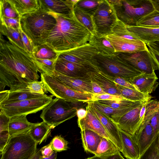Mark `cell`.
Listing matches in <instances>:
<instances>
[{
  "instance_id": "1",
  "label": "cell",
  "mask_w": 159,
  "mask_h": 159,
  "mask_svg": "<svg viewBox=\"0 0 159 159\" xmlns=\"http://www.w3.org/2000/svg\"><path fill=\"white\" fill-rule=\"evenodd\" d=\"M32 54L10 40L0 37V91L7 86L10 92L21 91L39 76Z\"/></svg>"
},
{
  "instance_id": "2",
  "label": "cell",
  "mask_w": 159,
  "mask_h": 159,
  "mask_svg": "<svg viewBox=\"0 0 159 159\" xmlns=\"http://www.w3.org/2000/svg\"><path fill=\"white\" fill-rule=\"evenodd\" d=\"M53 13L57 22L46 41L49 47L60 54L89 42L93 35L78 20L74 10L66 14Z\"/></svg>"
},
{
  "instance_id": "3",
  "label": "cell",
  "mask_w": 159,
  "mask_h": 159,
  "mask_svg": "<svg viewBox=\"0 0 159 159\" xmlns=\"http://www.w3.org/2000/svg\"><path fill=\"white\" fill-rule=\"evenodd\" d=\"M57 22L53 13L47 12L40 6L36 11L20 17L21 28L31 41L34 47L46 43Z\"/></svg>"
},
{
  "instance_id": "4",
  "label": "cell",
  "mask_w": 159,
  "mask_h": 159,
  "mask_svg": "<svg viewBox=\"0 0 159 159\" xmlns=\"http://www.w3.org/2000/svg\"><path fill=\"white\" fill-rule=\"evenodd\" d=\"M113 6L118 19L126 25L137 22L155 10L151 0H108Z\"/></svg>"
},
{
  "instance_id": "5",
  "label": "cell",
  "mask_w": 159,
  "mask_h": 159,
  "mask_svg": "<svg viewBox=\"0 0 159 159\" xmlns=\"http://www.w3.org/2000/svg\"><path fill=\"white\" fill-rule=\"evenodd\" d=\"M94 63L101 71L111 77L129 80L142 74L129 65L116 53L106 55L98 53L93 57Z\"/></svg>"
},
{
  "instance_id": "6",
  "label": "cell",
  "mask_w": 159,
  "mask_h": 159,
  "mask_svg": "<svg viewBox=\"0 0 159 159\" xmlns=\"http://www.w3.org/2000/svg\"><path fill=\"white\" fill-rule=\"evenodd\" d=\"M77 109L71 102L56 98L42 110L40 117L52 129L75 116Z\"/></svg>"
},
{
  "instance_id": "7",
  "label": "cell",
  "mask_w": 159,
  "mask_h": 159,
  "mask_svg": "<svg viewBox=\"0 0 159 159\" xmlns=\"http://www.w3.org/2000/svg\"><path fill=\"white\" fill-rule=\"evenodd\" d=\"M37 144L29 132L10 137L0 159H31L37 150Z\"/></svg>"
},
{
  "instance_id": "8",
  "label": "cell",
  "mask_w": 159,
  "mask_h": 159,
  "mask_svg": "<svg viewBox=\"0 0 159 159\" xmlns=\"http://www.w3.org/2000/svg\"><path fill=\"white\" fill-rule=\"evenodd\" d=\"M41 79L48 92L53 96L69 102L91 101L93 94L75 90L68 87L53 76L41 74Z\"/></svg>"
},
{
  "instance_id": "9",
  "label": "cell",
  "mask_w": 159,
  "mask_h": 159,
  "mask_svg": "<svg viewBox=\"0 0 159 159\" xmlns=\"http://www.w3.org/2000/svg\"><path fill=\"white\" fill-rule=\"evenodd\" d=\"M97 36H105L112 34V30L118 19L114 8L107 0H101L93 15Z\"/></svg>"
},
{
  "instance_id": "10",
  "label": "cell",
  "mask_w": 159,
  "mask_h": 159,
  "mask_svg": "<svg viewBox=\"0 0 159 159\" xmlns=\"http://www.w3.org/2000/svg\"><path fill=\"white\" fill-rule=\"evenodd\" d=\"M53 96L22 101L0 105V110L10 118L36 113L43 110L52 101Z\"/></svg>"
},
{
  "instance_id": "11",
  "label": "cell",
  "mask_w": 159,
  "mask_h": 159,
  "mask_svg": "<svg viewBox=\"0 0 159 159\" xmlns=\"http://www.w3.org/2000/svg\"><path fill=\"white\" fill-rule=\"evenodd\" d=\"M98 53L97 49L88 43L60 53L58 58L92 67L100 71L93 61V57Z\"/></svg>"
},
{
  "instance_id": "12",
  "label": "cell",
  "mask_w": 159,
  "mask_h": 159,
  "mask_svg": "<svg viewBox=\"0 0 159 159\" xmlns=\"http://www.w3.org/2000/svg\"><path fill=\"white\" fill-rule=\"evenodd\" d=\"M120 57L142 74L156 75L157 70L148 50L134 53H116Z\"/></svg>"
},
{
  "instance_id": "13",
  "label": "cell",
  "mask_w": 159,
  "mask_h": 159,
  "mask_svg": "<svg viewBox=\"0 0 159 159\" xmlns=\"http://www.w3.org/2000/svg\"><path fill=\"white\" fill-rule=\"evenodd\" d=\"M55 71L69 77L89 79H91L93 73L100 71L92 67L74 63L58 58L55 63Z\"/></svg>"
},
{
  "instance_id": "14",
  "label": "cell",
  "mask_w": 159,
  "mask_h": 159,
  "mask_svg": "<svg viewBox=\"0 0 159 159\" xmlns=\"http://www.w3.org/2000/svg\"><path fill=\"white\" fill-rule=\"evenodd\" d=\"M113 47L116 53H132L148 50L146 44L139 40H130L113 34L105 36Z\"/></svg>"
},
{
  "instance_id": "15",
  "label": "cell",
  "mask_w": 159,
  "mask_h": 159,
  "mask_svg": "<svg viewBox=\"0 0 159 159\" xmlns=\"http://www.w3.org/2000/svg\"><path fill=\"white\" fill-rule=\"evenodd\" d=\"M87 105L92 111L99 119L113 142L120 152H122V147L119 129L117 125L107 115L94 108L89 101L87 102Z\"/></svg>"
},
{
  "instance_id": "16",
  "label": "cell",
  "mask_w": 159,
  "mask_h": 159,
  "mask_svg": "<svg viewBox=\"0 0 159 159\" xmlns=\"http://www.w3.org/2000/svg\"><path fill=\"white\" fill-rule=\"evenodd\" d=\"M144 103L128 112L120 119L117 124L119 129L130 134L134 135L142 123L140 115V110Z\"/></svg>"
},
{
  "instance_id": "17",
  "label": "cell",
  "mask_w": 159,
  "mask_h": 159,
  "mask_svg": "<svg viewBox=\"0 0 159 159\" xmlns=\"http://www.w3.org/2000/svg\"><path fill=\"white\" fill-rule=\"evenodd\" d=\"M79 0H39L40 7L47 12L61 15L69 14Z\"/></svg>"
},
{
  "instance_id": "18",
  "label": "cell",
  "mask_w": 159,
  "mask_h": 159,
  "mask_svg": "<svg viewBox=\"0 0 159 159\" xmlns=\"http://www.w3.org/2000/svg\"><path fill=\"white\" fill-rule=\"evenodd\" d=\"M158 134L155 132L149 121L143 122L134 134L140 156L150 146Z\"/></svg>"
},
{
  "instance_id": "19",
  "label": "cell",
  "mask_w": 159,
  "mask_h": 159,
  "mask_svg": "<svg viewBox=\"0 0 159 159\" xmlns=\"http://www.w3.org/2000/svg\"><path fill=\"white\" fill-rule=\"evenodd\" d=\"M86 109L87 111V114L86 117L84 119L77 120L78 126L81 130H91L102 137L106 138L113 142L99 119L90 110L87 105Z\"/></svg>"
},
{
  "instance_id": "20",
  "label": "cell",
  "mask_w": 159,
  "mask_h": 159,
  "mask_svg": "<svg viewBox=\"0 0 159 159\" xmlns=\"http://www.w3.org/2000/svg\"><path fill=\"white\" fill-rule=\"evenodd\" d=\"M54 76L68 87L76 91L93 94L91 79L66 76L55 71Z\"/></svg>"
},
{
  "instance_id": "21",
  "label": "cell",
  "mask_w": 159,
  "mask_h": 159,
  "mask_svg": "<svg viewBox=\"0 0 159 159\" xmlns=\"http://www.w3.org/2000/svg\"><path fill=\"white\" fill-rule=\"evenodd\" d=\"M157 79L156 75L141 74L129 81L137 90L143 93L149 94L157 88L159 84L157 82Z\"/></svg>"
},
{
  "instance_id": "22",
  "label": "cell",
  "mask_w": 159,
  "mask_h": 159,
  "mask_svg": "<svg viewBox=\"0 0 159 159\" xmlns=\"http://www.w3.org/2000/svg\"><path fill=\"white\" fill-rule=\"evenodd\" d=\"M27 116L22 115L11 118L8 126L10 137L28 133L33 127L39 123L29 122L27 119Z\"/></svg>"
},
{
  "instance_id": "23",
  "label": "cell",
  "mask_w": 159,
  "mask_h": 159,
  "mask_svg": "<svg viewBox=\"0 0 159 159\" xmlns=\"http://www.w3.org/2000/svg\"><path fill=\"white\" fill-rule=\"evenodd\" d=\"M119 132L123 156L127 159H138L140 156L139 148L134 135L120 129Z\"/></svg>"
},
{
  "instance_id": "24",
  "label": "cell",
  "mask_w": 159,
  "mask_h": 159,
  "mask_svg": "<svg viewBox=\"0 0 159 159\" xmlns=\"http://www.w3.org/2000/svg\"><path fill=\"white\" fill-rule=\"evenodd\" d=\"M126 26L127 30L133 36L146 44L159 42V28Z\"/></svg>"
},
{
  "instance_id": "25",
  "label": "cell",
  "mask_w": 159,
  "mask_h": 159,
  "mask_svg": "<svg viewBox=\"0 0 159 159\" xmlns=\"http://www.w3.org/2000/svg\"><path fill=\"white\" fill-rule=\"evenodd\" d=\"M91 80L97 83L106 93L121 96L116 83L110 76L100 71L93 73Z\"/></svg>"
},
{
  "instance_id": "26",
  "label": "cell",
  "mask_w": 159,
  "mask_h": 159,
  "mask_svg": "<svg viewBox=\"0 0 159 159\" xmlns=\"http://www.w3.org/2000/svg\"><path fill=\"white\" fill-rule=\"evenodd\" d=\"M80 134L83 146L85 151L94 154L102 137L89 129L81 130Z\"/></svg>"
},
{
  "instance_id": "27",
  "label": "cell",
  "mask_w": 159,
  "mask_h": 159,
  "mask_svg": "<svg viewBox=\"0 0 159 159\" xmlns=\"http://www.w3.org/2000/svg\"><path fill=\"white\" fill-rule=\"evenodd\" d=\"M89 102L94 108L107 115L117 125L119 120L123 116L129 111L136 108L130 107L120 109H115L101 103L97 101Z\"/></svg>"
},
{
  "instance_id": "28",
  "label": "cell",
  "mask_w": 159,
  "mask_h": 159,
  "mask_svg": "<svg viewBox=\"0 0 159 159\" xmlns=\"http://www.w3.org/2000/svg\"><path fill=\"white\" fill-rule=\"evenodd\" d=\"M20 17L31 13L39 7V0H8Z\"/></svg>"
},
{
  "instance_id": "29",
  "label": "cell",
  "mask_w": 159,
  "mask_h": 159,
  "mask_svg": "<svg viewBox=\"0 0 159 159\" xmlns=\"http://www.w3.org/2000/svg\"><path fill=\"white\" fill-rule=\"evenodd\" d=\"M120 152L112 141L102 137L97 150L94 154L103 158H107L116 155Z\"/></svg>"
},
{
  "instance_id": "30",
  "label": "cell",
  "mask_w": 159,
  "mask_h": 159,
  "mask_svg": "<svg viewBox=\"0 0 159 159\" xmlns=\"http://www.w3.org/2000/svg\"><path fill=\"white\" fill-rule=\"evenodd\" d=\"M116 85L121 96L126 99L144 102L150 100L152 98L150 95L143 93L137 90L122 86L116 83Z\"/></svg>"
},
{
  "instance_id": "31",
  "label": "cell",
  "mask_w": 159,
  "mask_h": 159,
  "mask_svg": "<svg viewBox=\"0 0 159 159\" xmlns=\"http://www.w3.org/2000/svg\"><path fill=\"white\" fill-rule=\"evenodd\" d=\"M89 43L102 54L110 55L116 53L113 47L105 36H93Z\"/></svg>"
},
{
  "instance_id": "32",
  "label": "cell",
  "mask_w": 159,
  "mask_h": 159,
  "mask_svg": "<svg viewBox=\"0 0 159 159\" xmlns=\"http://www.w3.org/2000/svg\"><path fill=\"white\" fill-rule=\"evenodd\" d=\"M48 95L27 91L10 92L7 98L1 103L0 105L8 104L22 101L43 98Z\"/></svg>"
},
{
  "instance_id": "33",
  "label": "cell",
  "mask_w": 159,
  "mask_h": 159,
  "mask_svg": "<svg viewBox=\"0 0 159 159\" xmlns=\"http://www.w3.org/2000/svg\"><path fill=\"white\" fill-rule=\"evenodd\" d=\"M74 12L78 20L89 30L93 36H97L93 16L84 11L76 5L74 7Z\"/></svg>"
},
{
  "instance_id": "34",
  "label": "cell",
  "mask_w": 159,
  "mask_h": 159,
  "mask_svg": "<svg viewBox=\"0 0 159 159\" xmlns=\"http://www.w3.org/2000/svg\"><path fill=\"white\" fill-rule=\"evenodd\" d=\"M51 129L50 126L43 121L33 127L29 134L37 144H40L47 138Z\"/></svg>"
},
{
  "instance_id": "35",
  "label": "cell",
  "mask_w": 159,
  "mask_h": 159,
  "mask_svg": "<svg viewBox=\"0 0 159 159\" xmlns=\"http://www.w3.org/2000/svg\"><path fill=\"white\" fill-rule=\"evenodd\" d=\"M59 54L46 43L34 48L32 55L35 59L56 60Z\"/></svg>"
},
{
  "instance_id": "36",
  "label": "cell",
  "mask_w": 159,
  "mask_h": 159,
  "mask_svg": "<svg viewBox=\"0 0 159 159\" xmlns=\"http://www.w3.org/2000/svg\"><path fill=\"white\" fill-rule=\"evenodd\" d=\"M19 29L16 30L6 27L0 23V34L6 36L8 40H11L20 47L26 50Z\"/></svg>"
},
{
  "instance_id": "37",
  "label": "cell",
  "mask_w": 159,
  "mask_h": 159,
  "mask_svg": "<svg viewBox=\"0 0 159 159\" xmlns=\"http://www.w3.org/2000/svg\"><path fill=\"white\" fill-rule=\"evenodd\" d=\"M97 101L111 108L119 109L130 107H136L145 102L133 101L125 98L116 101L99 100Z\"/></svg>"
},
{
  "instance_id": "38",
  "label": "cell",
  "mask_w": 159,
  "mask_h": 159,
  "mask_svg": "<svg viewBox=\"0 0 159 159\" xmlns=\"http://www.w3.org/2000/svg\"><path fill=\"white\" fill-rule=\"evenodd\" d=\"M136 26L149 28H159V11L155 10L139 20Z\"/></svg>"
},
{
  "instance_id": "39",
  "label": "cell",
  "mask_w": 159,
  "mask_h": 159,
  "mask_svg": "<svg viewBox=\"0 0 159 159\" xmlns=\"http://www.w3.org/2000/svg\"><path fill=\"white\" fill-rule=\"evenodd\" d=\"M56 60L35 59V63L38 72L41 74L53 75Z\"/></svg>"
},
{
  "instance_id": "40",
  "label": "cell",
  "mask_w": 159,
  "mask_h": 159,
  "mask_svg": "<svg viewBox=\"0 0 159 159\" xmlns=\"http://www.w3.org/2000/svg\"><path fill=\"white\" fill-rule=\"evenodd\" d=\"M0 18L17 19L20 16L8 0H0Z\"/></svg>"
},
{
  "instance_id": "41",
  "label": "cell",
  "mask_w": 159,
  "mask_h": 159,
  "mask_svg": "<svg viewBox=\"0 0 159 159\" xmlns=\"http://www.w3.org/2000/svg\"><path fill=\"white\" fill-rule=\"evenodd\" d=\"M158 134L150 146L138 159H159L157 153Z\"/></svg>"
},
{
  "instance_id": "42",
  "label": "cell",
  "mask_w": 159,
  "mask_h": 159,
  "mask_svg": "<svg viewBox=\"0 0 159 159\" xmlns=\"http://www.w3.org/2000/svg\"><path fill=\"white\" fill-rule=\"evenodd\" d=\"M101 0H79L75 5L84 11L93 16Z\"/></svg>"
},
{
  "instance_id": "43",
  "label": "cell",
  "mask_w": 159,
  "mask_h": 159,
  "mask_svg": "<svg viewBox=\"0 0 159 159\" xmlns=\"http://www.w3.org/2000/svg\"><path fill=\"white\" fill-rule=\"evenodd\" d=\"M50 143L52 149L57 152L66 151L68 148L67 141L61 135L55 136Z\"/></svg>"
},
{
  "instance_id": "44",
  "label": "cell",
  "mask_w": 159,
  "mask_h": 159,
  "mask_svg": "<svg viewBox=\"0 0 159 159\" xmlns=\"http://www.w3.org/2000/svg\"><path fill=\"white\" fill-rule=\"evenodd\" d=\"M21 91H27L40 94H45L48 91L43 82L36 81L29 83Z\"/></svg>"
},
{
  "instance_id": "45",
  "label": "cell",
  "mask_w": 159,
  "mask_h": 159,
  "mask_svg": "<svg viewBox=\"0 0 159 159\" xmlns=\"http://www.w3.org/2000/svg\"><path fill=\"white\" fill-rule=\"evenodd\" d=\"M159 109V101L150 100L146 102L143 121H150L155 113Z\"/></svg>"
},
{
  "instance_id": "46",
  "label": "cell",
  "mask_w": 159,
  "mask_h": 159,
  "mask_svg": "<svg viewBox=\"0 0 159 159\" xmlns=\"http://www.w3.org/2000/svg\"><path fill=\"white\" fill-rule=\"evenodd\" d=\"M0 23L5 26L18 30L20 27V18L14 19L3 17L0 18Z\"/></svg>"
},
{
  "instance_id": "47",
  "label": "cell",
  "mask_w": 159,
  "mask_h": 159,
  "mask_svg": "<svg viewBox=\"0 0 159 159\" xmlns=\"http://www.w3.org/2000/svg\"><path fill=\"white\" fill-rule=\"evenodd\" d=\"M123 98H124L121 96L107 93L101 94H93L91 101H95L99 100L116 101L121 100Z\"/></svg>"
},
{
  "instance_id": "48",
  "label": "cell",
  "mask_w": 159,
  "mask_h": 159,
  "mask_svg": "<svg viewBox=\"0 0 159 159\" xmlns=\"http://www.w3.org/2000/svg\"><path fill=\"white\" fill-rule=\"evenodd\" d=\"M19 30L20 32L22 39L26 50L32 54L34 48L33 43L23 32L20 26L19 29Z\"/></svg>"
},
{
  "instance_id": "49",
  "label": "cell",
  "mask_w": 159,
  "mask_h": 159,
  "mask_svg": "<svg viewBox=\"0 0 159 159\" xmlns=\"http://www.w3.org/2000/svg\"><path fill=\"white\" fill-rule=\"evenodd\" d=\"M10 118L6 115L0 110V132L8 131V126Z\"/></svg>"
},
{
  "instance_id": "50",
  "label": "cell",
  "mask_w": 159,
  "mask_h": 159,
  "mask_svg": "<svg viewBox=\"0 0 159 159\" xmlns=\"http://www.w3.org/2000/svg\"><path fill=\"white\" fill-rule=\"evenodd\" d=\"M113 82L118 85L125 87L137 90L134 86L127 80L120 77L110 76Z\"/></svg>"
},
{
  "instance_id": "51",
  "label": "cell",
  "mask_w": 159,
  "mask_h": 159,
  "mask_svg": "<svg viewBox=\"0 0 159 159\" xmlns=\"http://www.w3.org/2000/svg\"><path fill=\"white\" fill-rule=\"evenodd\" d=\"M8 131L0 132V155L7 143L10 138Z\"/></svg>"
},
{
  "instance_id": "52",
  "label": "cell",
  "mask_w": 159,
  "mask_h": 159,
  "mask_svg": "<svg viewBox=\"0 0 159 159\" xmlns=\"http://www.w3.org/2000/svg\"><path fill=\"white\" fill-rule=\"evenodd\" d=\"M149 121L155 132L158 134L159 131V109L155 113Z\"/></svg>"
},
{
  "instance_id": "53",
  "label": "cell",
  "mask_w": 159,
  "mask_h": 159,
  "mask_svg": "<svg viewBox=\"0 0 159 159\" xmlns=\"http://www.w3.org/2000/svg\"><path fill=\"white\" fill-rule=\"evenodd\" d=\"M41 156L43 157H48L51 156L54 151L53 150L50 143L40 149Z\"/></svg>"
},
{
  "instance_id": "54",
  "label": "cell",
  "mask_w": 159,
  "mask_h": 159,
  "mask_svg": "<svg viewBox=\"0 0 159 159\" xmlns=\"http://www.w3.org/2000/svg\"><path fill=\"white\" fill-rule=\"evenodd\" d=\"M148 47V50L157 70H159V53L151 47L149 46Z\"/></svg>"
},
{
  "instance_id": "55",
  "label": "cell",
  "mask_w": 159,
  "mask_h": 159,
  "mask_svg": "<svg viewBox=\"0 0 159 159\" xmlns=\"http://www.w3.org/2000/svg\"><path fill=\"white\" fill-rule=\"evenodd\" d=\"M91 80L92 88L93 94H101L106 93L97 83Z\"/></svg>"
},
{
  "instance_id": "56",
  "label": "cell",
  "mask_w": 159,
  "mask_h": 159,
  "mask_svg": "<svg viewBox=\"0 0 159 159\" xmlns=\"http://www.w3.org/2000/svg\"><path fill=\"white\" fill-rule=\"evenodd\" d=\"M87 114V110L83 108H79L77 111V115L78 117V120L85 118Z\"/></svg>"
},
{
  "instance_id": "57",
  "label": "cell",
  "mask_w": 159,
  "mask_h": 159,
  "mask_svg": "<svg viewBox=\"0 0 159 159\" xmlns=\"http://www.w3.org/2000/svg\"><path fill=\"white\" fill-rule=\"evenodd\" d=\"M123 158H124L120 152L116 155L107 158H103L95 155L92 157H88L86 159H123Z\"/></svg>"
},
{
  "instance_id": "58",
  "label": "cell",
  "mask_w": 159,
  "mask_h": 159,
  "mask_svg": "<svg viewBox=\"0 0 159 159\" xmlns=\"http://www.w3.org/2000/svg\"><path fill=\"white\" fill-rule=\"evenodd\" d=\"M9 93V90H3L0 92V103L4 101Z\"/></svg>"
},
{
  "instance_id": "59",
  "label": "cell",
  "mask_w": 159,
  "mask_h": 159,
  "mask_svg": "<svg viewBox=\"0 0 159 159\" xmlns=\"http://www.w3.org/2000/svg\"><path fill=\"white\" fill-rule=\"evenodd\" d=\"M148 46H149L156 50L159 53V42H156L146 44Z\"/></svg>"
},
{
  "instance_id": "60",
  "label": "cell",
  "mask_w": 159,
  "mask_h": 159,
  "mask_svg": "<svg viewBox=\"0 0 159 159\" xmlns=\"http://www.w3.org/2000/svg\"><path fill=\"white\" fill-rule=\"evenodd\" d=\"M155 10L159 11V0H151Z\"/></svg>"
},
{
  "instance_id": "61",
  "label": "cell",
  "mask_w": 159,
  "mask_h": 159,
  "mask_svg": "<svg viewBox=\"0 0 159 159\" xmlns=\"http://www.w3.org/2000/svg\"><path fill=\"white\" fill-rule=\"evenodd\" d=\"M41 156V153L40 149L37 150L36 153L31 159H40Z\"/></svg>"
},
{
  "instance_id": "62",
  "label": "cell",
  "mask_w": 159,
  "mask_h": 159,
  "mask_svg": "<svg viewBox=\"0 0 159 159\" xmlns=\"http://www.w3.org/2000/svg\"><path fill=\"white\" fill-rule=\"evenodd\" d=\"M57 155V152H54L51 156L48 157H43L41 155L40 159H56Z\"/></svg>"
},
{
  "instance_id": "63",
  "label": "cell",
  "mask_w": 159,
  "mask_h": 159,
  "mask_svg": "<svg viewBox=\"0 0 159 159\" xmlns=\"http://www.w3.org/2000/svg\"><path fill=\"white\" fill-rule=\"evenodd\" d=\"M157 148H158V155L159 157V131L158 134V145H157Z\"/></svg>"
},
{
  "instance_id": "64",
  "label": "cell",
  "mask_w": 159,
  "mask_h": 159,
  "mask_svg": "<svg viewBox=\"0 0 159 159\" xmlns=\"http://www.w3.org/2000/svg\"><path fill=\"white\" fill-rule=\"evenodd\" d=\"M123 159H125L124 158H123Z\"/></svg>"
}]
</instances>
